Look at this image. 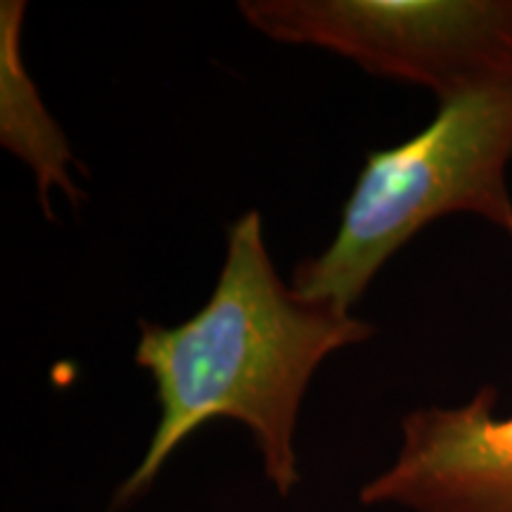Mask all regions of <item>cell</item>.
I'll return each instance as SVG.
<instances>
[{
    "mask_svg": "<svg viewBox=\"0 0 512 512\" xmlns=\"http://www.w3.org/2000/svg\"><path fill=\"white\" fill-rule=\"evenodd\" d=\"M261 34L347 57L439 102L512 81V0H242Z\"/></svg>",
    "mask_w": 512,
    "mask_h": 512,
    "instance_id": "3957f363",
    "label": "cell"
},
{
    "mask_svg": "<svg viewBox=\"0 0 512 512\" xmlns=\"http://www.w3.org/2000/svg\"><path fill=\"white\" fill-rule=\"evenodd\" d=\"M496 389L458 408H418L401 422L396 463L361 489L363 505L415 512H512V415L496 418Z\"/></svg>",
    "mask_w": 512,
    "mask_h": 512,
    "instance_id": "277c9868",
    "label": "cell"
},
{
    "mask_svg": "<svg viewBox=\"0 0 512 512\" xmlns=\"http://www.w3.org/2000/svg\"><path fill=\"white\" fill-rule=\"evenodd\" d=\"M24 12V0L0 3V143L34 171L38 200L53 219L50 190L60 188L74 204L83 200V192L69 174V166L76 164L72 147L24 67L19 48Z\"/></svg>",
    "mask_w": 512,
    "mask_h": 512,
    "instance_id": "5b68a950",
    "label": "cell"
},
{
    "mask_svg": "<svg viewBox=\"0 0 512 512\" xmlns=\"http://www.w3.org/2000/svg\"><path fill=\"white\" fill-rule=\"evenodd\" d=\"M512 81L439 102L437 117L366 157L328 249L304 259L292 290L351 311L380 268L422 228L477 214L512 238Z\"/></svg>",
    "mask_w": 512,
    "mask_h": 512,
    "instance_id": "7a4b0ae2",
    "label": "cell"
},
{
    "mask_svg": "<svg viewBox=\"0 0 512 512\" xmlns=\"http://www.w3.org/2000/svg\"><path fill=\"white\" fill-rule=\"evenodd\" d=\"M373 332L349 311L287 287L268 256L261 214H242L228 228L209 302L176 328L140 320L136 363L155 380L159 422L114 508L143 496L171 453L214 418L242 422L275 491L290 494L299 484L294 432L313 373L332 351Z\"/></svg>",
    "mask_w": 512,
    "mask_h": 512,
    "instance_id": "6da1fadb",
    "label": "cell"
}]
</instances>
